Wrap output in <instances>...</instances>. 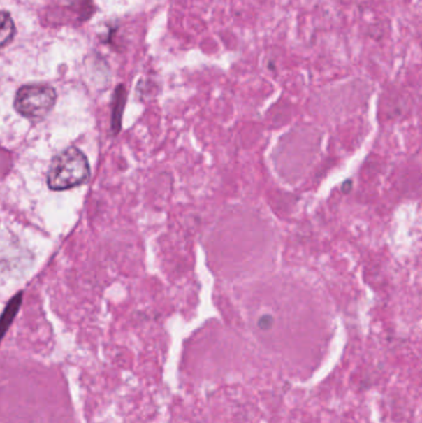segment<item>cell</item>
Segmentation results:
<instances>
[{"label": "cell", "instance_id": "1", "mask_svg": "<svg viewBox=\"0 0 422 423\" xmlns=\"http://www.w3.org/2000/svg\"><path fill=\"white\" fill-rule=\"evenodd\" d=\"M89 175L91 167L87 156L80 149L70 146L51 161L48 186L52 191H66L86 183Z\"/></svg>", "mask_w": 422, "mask_h": 423}, {"label": "cell", "instance_id": "2", "mask_svg": "<svg viewBox=\"0 0 422 423\" xmlns=\"http://www.w3.org/2000/svg\"><path fill=\"white\" fill-rule=\"evenodd\" d=\"M57 101L52 87L46 85H27L19 88L14 99V108L22 117L38 122L49 115Z\"/></svg>", "mask_w": 422, "mask_h": 423}, {"label": "cell", "instance_id": "3", "mask_svg": "<svg viewBox=\"0 0 422 423\" xmlns=\"http://www.w3.org/2000/svg\"><path fill=\"white\" fill-rule=\"evenodd\" d=\"M125 92L123 87H119L115 92L113 103V114H112V133L117 135L122 129V118L124 112Z\"/></svg>", "mask_w": 422, "mask_h": 423}, {"label": "cell", "instance_id": "4", "mask_svg": "<svg viewBox=\"0 0 422 423\" xmlns=\"http://www.w3.org/2000/svg\"><path fill=\"white\" fill-rule=\"evenodd\" d=\"M22 303V292H19L17 295L14 296L6 305V310L3 312L1 316V331L3 336H6L8 328L10 327L11 323L14 321V318L17 317V312L20 310V306Z\"/></svg>", "mask_w": 422, "mask_h": 423}, {"label": "cell", "instance_id": "5", "mask_svg": "<svg viewBox=\"0 0 422 423\" xmlns=\"http://www.w3.org/2000/svg\"><path fill=\"white\" fill-rule=\"evenodd\" d=\"M1 15H3V22H1V46L6 48V45L13 40V36L15 34V25H14L11 16L6 11H3Z\"/></svg>", "mask_w": 422, "mask_h": 423}, {"label": "cell", "instance_id": "6", "mask_svg": "<svg viewBox=\"0 0 422 423\" xmlns=\"http://www.w3.org/2000/svg\"><path fill=\"white\" fill-rule=\"evenodd\" d=\"M272 324H274V318L269 316V315L260 317L259 322H258V326H259L260 329H263V331L270 329V328L272 327Z\"/></svg>", "mask_w": 422, "mask_h": 423}]
</instances>
